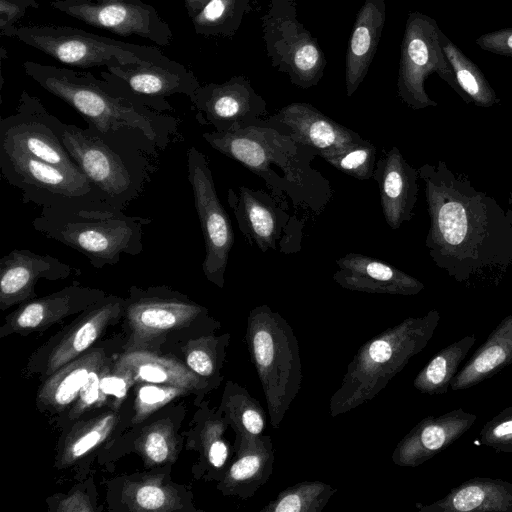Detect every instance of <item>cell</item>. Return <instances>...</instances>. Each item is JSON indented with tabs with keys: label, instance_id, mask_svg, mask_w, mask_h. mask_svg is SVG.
<instances>
[{
	"label": "cell",
	"instance_id": "cell-1",
	"mask_svg": "<svg viewBox=\"0 0 512 512\" xmlns=\"http://www.w3.org/2000/svg\"><path fill=\"white\" fill-rule=\"evenodd\" d=\"M27 76L67 103L86 121L87 128L112 141L157 156L180 136V120L155 111L120 86L91 72L25 61Z\"/></svg>",
	"mask_w": 512,
	"mask_h": 512
},
{
	"label": "cell",
	"instance_id": "cell-2",
	"mask_svg": "<svg viewBox=\"0 0 512 512\" xmlns=\"http://www.w3.org/2000/svg\"><path fill=\"white\" fill-rule=\"evenodd\" d=\"M202 137L213 149L242 164L265 184L277 168L270 190L289 198L295 207L320 214L332 199L329 181L311 166L318 153L275 128L264 124L233 132H204Z\"/></svg>",
	"mask_w": 512,
	"mask_h": 512
},
{
	"label": "cell",
	"instance_id": "cell-3",
	"mask_svg": "<svg viewBox=\"0 0 512 512\" xmlns=\"http://www.w3.org/2000/svg\"><path fill=\"white\" fill-rule=\"evenodd\" d=\"M152 218L126 215L107 202L42 207L35 231L83 254L97 269L117 264L122 254L139 255L144 227Z\"/></svg>",
	"mask_w": 512,
	"mask_h": 512
},
{
	"label": "cell",
	"instance_id": "cell-4",
	"mask_svg": "<svg viewBox=\"0 0 512 512\" xmlns=\"http://www.w3.org/2000/svg\"><path fill=\"white\" fill-rule=\"evenodd\" d=\"M439 322V312L429 311L408 317L363 343L330 398V415L345 414L378 395L428 345Z\"/></svg>",
	"mask_w": 512,
	"mask_h": 512
},
{
	"label": "cell",
	"instance_id": "cell-5",
	"mask_svg": "<svg viewBox=\"0 0 512 512\" xmlns=\"http://www.w3.org/2000/svg\"><path fill=\"white\" fill-rule=\"evenodd\" d=\"M245 342L263 389L269 422L277 429L301 389L297 338L286 319L262 304L249 311Z\"/></svg>",
	"mask_w": 512,
	"mask_h": 512
},
{
	"label": "cell",
	"instance_id": "cell-6",
	"mask_svg": "<svg viewBox=\"0 0 512 512\" xmlns=\"http://www.w3.org/2000/svg\"><path fill=\"white\" fill-rule=\"evenodd\" d=\"M63 142L102 199L117 209L124 210L136 200L156 170L152 157L140 149L75 124L66 123Z\"/></svg>",
	"mask_w": 512,
	"mask_h": 512
},
{
	"label": "cell",
	"instance_id": "cell-7",
	"mask_svg": "<svg viewBox=\"0 0 512 512\" xmlns=\"http://www.w3.org/2000/svg\"><path fill=\"white\" fill-rule=\"evenodd\" d=\"M15 38L63 64L79 68L173 61L156 47L127 43L66 25L18 26Z\"/></svg>",
	"mask_w": 512,
	"mask_h": 512
},
{
	"label": "cell",
	"instance_id": "cell-8",
	"mask_svg": "<svg viewBox=\"0 0 512 512\" xmlns=\"http://www.w3.org/2000/svg\"><path fill=\"white\" fill-rule=\"evenodd\" d=\"M261 20L272 66L286 73L297 87L317 85L327 61L317 39L298 21L295 1L271 0Z\"/></svg>",
	"mask_w": 512,
	"mask_h": 512
},
{
	"label": "cell",
	"instance_id": "cell-9",
	"mask_svg": "<svg viewBox=\"0 0 512 512\" xmlns=\"http://www.w3.org/2000/svg\"><path fill=\"white\" fill-rule=\"evenodd\" d=\"M441 32L434 18L419 11L409 12L401 43L397 90L402 101L414 109L436 105L424 89L426 78L433 73L465 94L442 49Z\"/></svg>",
	"mask_w": 512,
	"mask_h": 512
},
{
	"label": "cell",
	"instance_id": "cell-10",
	"mask_svg": "<svg viewBox=\"0 0 512 512\" xmlns=\"http://www.w3.org/2000/svg\"><path fill=\"white\" fill-rule=\"evenodd\" d=\"M0 171L2 178L21 192L24 203L41 208L104 201L82 172L25 154L0 150Z\"/></svg>",
	"mask_w": 512,
	"mask_h": 512
},
{
	"label": "cell",
	"instance_id": "cell-11",
	"mask_svg": "<svg viewBox=\"0 0 512 512\" xmlns=\"http://www.w3.org/2000/svg\"><path fill=\"white\" fill-rule=\"evenodd\" d=\"M65 125L37 96L23 90L15 113L0 120V150L81 172L64 145Z\"/></svg>",
	"mask_w": 512,
	"mask_h": 512
},
{
	"label": "cell",
	"instance_id": "cell-12",
	"mask_svg": "<svg viewBox=\"0 0 512 512\" xmlns=\"http://www.w3.org/2000/svg\"><path fill=\"white\" fill-rule=\"evenodd\" d=\"M187 179L205 245L202 270L208 281L224 287L229 254L234 245L230 217L221 204L207 157L196 147L187 150Z\"/></svg>",
	"mask_w": 512,
	"mask_h": 512
},
{
	"label": "cell",
	"instance_id": "cell-13",
	"mask_svg": "<svg viewBox=\"0 0 512 512\" xmlns=\"http://www.w3.org/2000/svg\"><path fill=\"white\" fill-rule=\"evenodd\" d=\"M50 6L89 26L127 37L136 35L166 47L173 39L169 24L142 0L109 2L52 0Z\"/></svg>",
	"mask_w": 512,
	"mask_h": 512
},
{
	"label": "cell",
	"instance_id": "cell-14",
	"mask_svg": "<svg viewBox=\"0 0 512 512\" xmlns=\"http://www.w3.org/2000/svg\"><path fill=\"white\" fill-rule=\"evenodd\" d=\"M189 99L198 122L212 126L217 132L265 124L267 103L243 75L220 84L200 85Z\"/></svg>",
	"mask_w": 512,
	"mask_h": 512
},
{
	"label": "cell",
	"instance_id": "cell-15",
	"mask_svg": "<svg viewBox=\"0 0 512 512\" xmlns=\"http://www.w3.org/2000/svg\"><path fill=\"white\" fill-rule=\"evenodd\" d=\"M100 77L127 91L145 106L158 111H174L167 97L182 94L188 98L201 85L184 64L140 62L113 64L100 72Z\"/></svg>",
	"mask_w": 512,
	"mask_h": 512
},
{
	"label": "cell",
	"instance_id": "cell-16",
	"mask_svg": "<svg viewBox=\"0 0 512 512\" xmlns=\"http://www.w3.org/2000/svg\"><path fill=\"white\" fill-rule=\"evenodd\" d=\"M124 313L134 338L144 340L206 318L207 309L165 285L132 286Z\"/></svg>",
	"mask_w": 512,
	"mask_h": 512
},
{
	"label": "cell",
	"instance_id": "cell-17",
	"mask_svg": "<svg viewBox=\"0 0 512 512\" xmlns=\"http://www.w3.org/2000/svg\"><path fill=\"white\" fill-rule=\"evenodd\" d=\"M265 125L308 146L323 159L361 139L357 132L334 121L309 103L293 102L265 120Z\"/></svg>",
	"mask_w": 512,
	"mask_h": 512
},
{
	"label": "cell",
	"instance_id": "cell-18",
	"mask_svg": "<svg viewBox=\"0 0 512 512\" xmlns=\"http://www.w3.org/2000/svg\"><path fill=\"white\" fill-rule=\"evenodd\" d=\"M476 420V414L462 408L427 416L397 443L391 459L399 467H418L456 442Z\"/></svg>",
	"mask_w": 512,
	"mask_h": 512
},
{
	"label": "cell",
	"instance_id": "cell-19",
	"mask_svg": "<svg viewBox=\"0 0 512 512\" xmlns=\"http://www.w3.org/2000/svg\"><path fill=\"white\" fill-rule=\"evenodd\" d=\"M227 200L245 239L262 252L276 251L291 220L287 211L265 191L246 186L229 188Z\"/></svg>",
	"mask_w": 512,
	"mask_h": 512
},
{
	"label": "cell",
	"instance_id": "cell-20",
	"mask_svg": "<svg viewBox=\"0 0 512 512\" xmlns=\"http://www.w3.org/2000/svg\"><path fill=\"white\" fill-rule=\"evenodd\" d=\"M76 269L49 254L14 249L0 259V306L2 309L35 298L41 279L59 280Z\"/></svg>",
	"mask_w": 512,
	"mask_h": 512
},
{
	"label": "cell",
	"instance_id": "cell-21",
	"mask_svg": "<svg viewBox=\"0 0 512 512\" xmlns=\"http://www.w3.org/2000/svg\"><path fill=\"white\" fill-rule=\"evenodd\" d=\"M335 262L338 268L332 279L350 291L411 296L424 288L398 268L361 253L349 252Z\"/></svg>",
	"mask_w": 512,
	"mask_h": 512
},
{
	"label": "cell",
	"instance_id": "cell-22",
	"mask_svg": "<svg viewBox=\"0 0 512 512\" xmlns=\"http://www.w3.org/2000/svg\"><path fill=\"white\" fill-rule=\"evenodd\" d=\"M125 300L106 295L81 312L76 321L51 345L44 373L50 376L85 352L124 313Z\"/></svg>",
	"mask_w": 512,
	"mask_h": 512
},
{
	"label": "cell",
	"instance_id": "cell-23",
	"mask_svg": "<svg viewBox=\"0 0 512 512\" xmlns=\"http://www.w3.org/2000/svg\"><path fill=\"white\" fill-rule=\"evenodd\" d=\"M235 434V457L220 480L219 488L225 495L249 499L268 482L275 451L269 435Z\"/></svg>",
	"mask_w": 512,
	"mask_h": 512
},
{
	"label": "cell",
	"instance_id": "cell-24",
	"mask_svg": "<svg viewBox=\"0 0 512 512\" xmlns=\"http://www.w3.org/2000/svg\"><path fill=\"white\" fill-rule=\"evenodd\" d=\"M96 288L73 284L50 295L24 302L6 318L2 331H32L45 328L71 314L82 312L106 296Z\"/></svg>",
	"mask_w": 512,
	"mask_h": 512
},
{
	"label": "cell",
	"instance_id": "cell-25",
	"mask_svg": "<svg viewBox=\"0 0 512 512\" xmlns=\"http://www.w3.org/2000/svg\"><path fill=\"white\" fill-rule=\"evenodd\" d=\"M373 179L378 184L380 204L386 223L397 229L411 216L416 198V173L393 147L375 165Z\"/></svg>",
	"mask_w": 512,
	"mask_h": 512
},
{
	"label": "cell",
	"instance_id": "cell-26",
	"mask_svg": "<svg viewBox=\"0 0 512 512\" xmlns=\"http://www.w3.org/2000/svg\"><path fill=\"white\" fill-rule=\"evenodd\" d=\"M386 19L384 0H366L357 13L345 62L347 96L363 82L380 42Z\"/></svg>",
	"mask_w": 512,
	"mask_h": 512
},
{
	"label": "cell",
	"instance_id": "cell-27",
	"mask_svg": "<svg viewBox=\"0 0 512 512\" xmlns=\"http://www.w3.org/2000/svg\"><path fill=\"white\" fill-rule=\"evenodd\" d=\"M419 512H512V483L498 478L474 477L443 498L416 503Z\"/></svg>",
	"mask_w": 512,
	"mask_h": 512
},
{
	"label": "cell",
	"instance_id": "cell-28",
	"mask_svg": "<svg viewBox=\"0 0 512 512\" xmlns=\"http://www.w3.org/2000/svg\"><path fill=\"white\" fill-rule=\"evenodd\" d=\"M512 364V314L493 329L451 381L450 389L460 391L491 378Z\"/></svg>",
	"mask_w": 512,
	"mask_h": 512
},
{
	"label": "cell",
	"instance_id": "cell-29",
	"mask_svg": "<svg viewBox=\"0 0 512 512\" xmlns=\"http://www.w3.org/2000/svg\"><path fill=\"white\" fill-rule=\"evenodd\" d=\"M103 363L104 351L93 349L58 369L40 388L37 397L39 407L53 412L65 410L75 403L89 373Z\"/></svg>",
	"mask_w": 512,
	"mask_h": 512
},
{
	"label": "cell",
	"instance_id": "cell-30",
	"mask_svg": "<svg viewBox=\"0 0 512 512\" xmlns=\"http://www.w3.org/2000/svg\"><path fill=\"white\" fill-rule=\"evenodd\" d=\"M117 365L129 370L137 382L177 386L188 390L198 388L202 383L199 375L177 360L150 352L127 353Z\"/></svg>",
	"mask_w": 512,
	"mask_h": 512
},
{
	"label": "cell",
	"instance_id": "cell-31",
	"mask_svg": "<svg viewBox=\"0 0 512 512\" xmlns=\"http://www.w3.org/2000/svg\"><path fill=\"white\" fill-rule=\"evenodd\" d=\"M475 342L474 334L467 335L438 351L414 378V388L428 395L448 392L452 379L460 370V364Z\"/></svg>",
	"mask_w": 512,
	"mask_h": 512
},
{
	"label": "cell",
	"instance_id": "cell-32",
	"mask_svg": "<svg viewBox=\"0 0 512 512\" xmlns=\"http://www.w3.org/2000/svg\"><path fill=\"white\" fill-rule=\"evenodd\" d=\"M221 412L235 433L259 436L266 425V413L260 402L238 383L227 382Z\"/></svg>",
	"mask_w": 512,
	"mask_h": 512
},
{
	"label": "cell",
	"instance_id": "cell-33",
	"mask_svg": "<svg viewBox=\"0 0 512 512\" xmlns=\"http://www.w3.org/2000/svg\"><path fill=\"white\" fill-rule=\"evenodd\" d=\"M250 1L209 0L191 19L195 33L204 37H232L251 10Z\"/></svg>",
	"mask_w": 512,
	"mask_h": 512
},
{
	"label": "cell",
	"instance_id": "cell-34",
	"mask_svg": "<svg viewBox=\"0 0 512 512\" xmlns=\"http://www.w3.org/2000/svg\"><path fill=\"white\" fill-rule=\"evenodd\" d=\"M440 42L460 89L478 105L490 106L497 102L498 99L480 68L443 32L440 34Z\"/></svg>",
	"mask_w": 512,
	"mask_h": 512
},
{
	"label": "cell",
	"instance_id": "cell-35",
	"mask_svg": "<svg viewBox=\"0 0 512 512\" xmlns=\"http://www.w3.org/2000/svg\"><path fill=\"white\" fill-rule=\"evenodd\" d=\"M337 488L320 480H304L282 490L260 512H321Z\"/></svg>",
	"mask_w": 512,
	"mask_h": 512
},
{
	"label": "cell",
	"instance_id": "cell-36",
	"mask_svg": "<svg viewBox=\"0 0 512 512\" xmlns=\"http://www.w3.org/2000/svg\"><path fill=\"white\" fill-rule=\"evenodd\" d=\"M324 160L337 170L358 180L373 178L376 165V147L361 138L343 151L327 156Z\"/></svg>",
	"mask_w": 512,
	"mask_h": 512
},
{
	"label": "cell",
	"instance_id": "cell-37",
	"mask_svg": "<svg viewBox=\"0 0 512 512\" xmlns=\"http://www.w3.org/2000/svg\"><path fill=\"white\" fill-rule=\"evenodd\" d=\"M229 334L205 337L197 341L186 357V363L197 375L208 380H220L218 372L225 355Z\"/></svg>",
	"mask_w": 512,
	"mask_h": 512
},
{
	"label": "cell",
	"instance_id": "cell-38",
	"mask_svg": "<svg viewBox=\"0 0 512 512\" xmlns=\"http://www.w3.org/2000/svg\"><path fill=\"white\" fill-rule=\"evenodd\" d=\"M115 421V414L107 413L83 425L67 441L65 461H74L101 443L114 428Z\"/></svg>",
	"mask_w": 512,
	"mask_h": 512
},
{
	"label": "cell",
	"instance_id": "cell-39",
	"mask_svg": "<svg viewBox=\"0 0 512 512\" xmlns=\"http://www.w3.org/2000/svg\"><path fill=\"white\" fill-rule=\"evenodd\" d=\"M229 424L225 417H215L207 422L204 433V452L207 464L223 478L230 457V447L223 437L226 426Z\"/></svg>",
	"mask_w": 512,
	"mask_h": 512
},
{
	"label": "cell",
	"instance_id": "cell-40",
	"mask_svg": "<svg viewBox=\"0 0 512 512\" xmlns=\"http://www.w3.org/2000/svg\"><path fill=\"white\" fill-rule=\"evenodd\" d=\"M479 441L496 452L512 453V405L484 424L479 433Z\"/></svg>",
	"mask_w": 512,
	"mask_h": 512
},
{
	"label": "cell",
	"instance_id": "cell-41",
	"mask_svg": "<svg viewBox=\"0 0 512 512\" xmlns=\"http://www.w3.org/2000/svg\"><path fill=\"white\" fill-rule=\"evenodd\" d=\"M436 219L438 230L447 243L459 245L464 241L468 223L465 209L460 203L443 204L437 212Z\"/></svg>",
	"mask_w": 512,
	"mask_h": 512
},
{
	"label": "cell",
	"instance_id": "cell-42",
	"mask_svg": "<svg viewBox=\"0 0 512 512\" xmlns=\"http://www.w3.org/2000/svg\"><path fill=\"white\" fill-rule=\"evenodd\" d=\"M185 390V388L161 384L142 385L136 397V416L139 419L146 418Z\"/></svg>",
	"mask_w": 512,
	"mask_h": 512
},
{
	"label": "cell",
	"instance_id": "cell-43",
	"mask_svg": "<svg viewBox=\"0 0 512 512\" xmlns=\"http://www.w3.org/2000/svg\"><path fill=\"white\" fill-rule=\"evenodd\" d=\"M36 0H0V35L16 37V24L25 16L28 9H38Z\"/></svg>",
	"mask_w": 512,
	"mask_h": 512
},
{
	"label": "cell",
	"instance_id": "cell-44",
	"mask_svg": "<svg viewBox=\"0 0 512 512\" xmlns=\"http://www.w3.org/2000/svg\"><path fill=\"white\" fill-rule=\"evenodd\" d=\"M104 369V363L94 368L87 378V381L81 388L75 401L73 409L70 412L72 418L80 416L82 413L93 408L97 402L105 396L100 390V378Z\"/></svg>",
	"mask_w": 512,
	"mask_h": 512
},
{
	"label": "cell",
	"instance_id": "cell-45",
	"mask_svg": "<svg viewBox=\"0 0 512 512\" xmlns=\"http://www.w3.org/2000/svg\"><path fill=\"white\" fill-rule=\"evenodd\" d=\"M134 382L131 372L119 365L112 373L103 369L100 378V390L104 396H114L118 400L123 399Z\"/></svg>",
	"mask_w": 512,
	"mask_h": 512
},
{
	"label": "cell",
	"instance_id": "cell-46",
	"mask_svg": "<svg viewBox=\"0 0 512 512\" xmlns=\"http://www.w3.org/2000/svg\"><path fill=\"white\" fill-rule=\"evenodd\" d=\"M134 501L142 510H165L170 504V495L161 486L146 483L137 487L134 493Z\"/></svg>",
	"mask_w": 512,
	"mask_h": 512
},
{
	"label": "cell",
	"instance_id": "cell-47",
	"mask_svg": "<svg viewBox=\"0 0 512 512\" xmlns=\"http://www.w3.org/2000/svg\"><path fill=\"white\" fill-rule=\"evenodd\" d=\"M475 43L485 51L512 57V28L485 33L478 37Z\"/></svg>",
	"mask_w": 512,
	"mask_h": 512
},
{
	"label": "cell",
	"instance_id": "cell-48",
	"mask_svg": "<svg viewBox=\"0 0 512 512\" xmlns=\"http://www.w3.org/2000/svg\"><path fill=\"white\" fill-rule=\"evenodd\" d=\"M144 452L153 463L165 462L171 453L167 435L160 429L149 432L144 440Z\"/></svg>",
	"mask_w": 512,
	"mask_h": 512
},
{
	"label": "cell",
	"instance_id": "cell-49",
	"mask_svg": "<svg viewBox=\"0 0 512 512\" xmlns=\"http://www.w3.org/2000/svg\"><path fill=\"white\" fill-rule=\"evenodd\" d=\"M209 0H184L188 16L192 19Z\"/></svg>",
	"mask_w": 512,
	"mask_h": 512
},
{
	"label": "cell",
	"instance_id": "cell-50",
	"mask_svg": "<svg viewBox=\"0 0 512 512\" xmlns=\"http://www.w3.org/2000/svg\"><path fill=\"white\" fill-rule=\"evenodd\" d=\"M71 1L109 2V1H119V0H71Z\"/></svg>",
	"mask_w": 512,
	"mask_h": 512
}]
</instances>
